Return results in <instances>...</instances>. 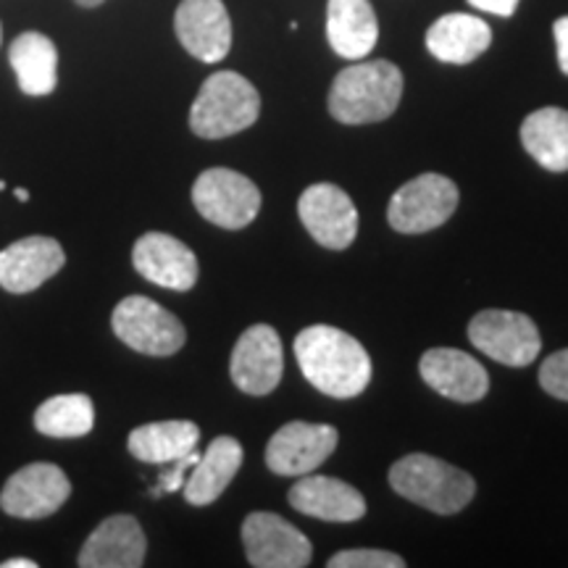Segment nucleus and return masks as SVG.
Listing matches in <instances>:
<instances>
[{"instance_id":"f257e3e1","label":"nucleus","mask_w":568,"mask_h":568,"mask_svg":"<svg viewBox=\"0 0 568 568\" xmlns=\"http://www.w3.org/2000/svg\"><path fill=\"white\" fill-rule=\"evenodd\" d=\"M295 358L305 379L329 397H355L372 382V358L353 335L314 324L295 337Z\"/></svg>"},{"instance_id":"f03ea898","label":"nucleus","mask_w":568,"mask_h":568,"mask_svg":"<svg viewBox=\"0 0 568 568\" xmlns=\"http://www.w3.org/2000/svg\"><path fill=\"white\" fill-rule=\"evenodd\" d=\"M403 98V74L393 61H364L339 71L329 90V113L343 124H374L393 116Z\"/></svg>"},{"instance_id":"7ed1b4c3","label":"nucleus","mask_w":568,"mask_h":568,"mask_svg":"<svg viewBox=\"0 0 568 568\" xmlns=\"http://www.w3.org/2000/svg\"><path fill=\"white\" fill-rule=\"evenodd\" d=\"M389 487L406 500L439 516L458 514L477 495V481L471 479V474L426 453H410L397 460L389 468Z\"/></svg>"},{"instance_id":"20e7f679","label":"nucleus","mask_w":568,"mask_h":568,"mask_svg":"<svg viewBox=\"0 0 568 568\" xmlns=\"http://www.w3.org/2000/svg\"><path fill=\"white\" fill-rule=\"evenodd\" d=\"M261 95L237 71H216L197 90L190 130L203 140H224L258 122Z\"/></svg>"},{"instance_id":"39448f33","label":"nucleus","mask_w":568,"mask_h":568,"mask_svg":"<svg viewBox=\"0 0 568 568\" xmlns=\"http://www.w3.org/2000/svg\"><path fill=\"white\" fill-rule=\"evenodd\" d=\"M113 335L132 351L145 355H174L182 351L187 332L172 311H166L151 297L130 295L113 308Z\"/></svg>"},{"instance_id":"423d86ee","label":"nucleus","mask_w":568,"mask_h":568,"mask_svg":"<svg viewBox=\"0 0 568 568\" xmlns=\"http://www.w3.org/2000/svg\"><path fill=\"white\" fill-rule=\"evenodd\" d=\"M193 203L205 222L222 230H245L261 211V190L245 174L216 166L195 180Z\"/></svg>"},{"instance_id":"0eeeda50","label":"nucleus","mask_w":568,"mask_h":568,"mask_svg":"<svg viewBox=\"0 0 568 568\" xmlns=\"http://www.w3.org/2000/svg\"><path fill=\"white\" fill-rule=\"evenodd\" d=\"M456 182L443 174H422L403 184L387 209V222L395 232L424 234L443 226L458 209Z\"/></svg>"},{"instance_id":"6e6552de","label":"nucleus","mask_w":568,"mask_h":568,"mask_svg":"<svg viewBox=\"0 0 568 568\" xmlns=\"http://www.w3.org/2000/svg\"><path fill=\"white\" fill-rule=\"evenodd\" d=\"M468 339L497 364L514 368L529 366L542 347L537 324L527 314L503 308H489L474 316L468 322Z\"/></svg>"},{"instance_id":"1a4fd4ad","label":"nucleus","mask_w":568,"mask_h":568,"mask_svg":"<svg viewBox=\"0 0 568 568\" xmlns=\"http://www.w3.org/2000/svg\"><path fill=\"white\" fill-rule=\"evenodd\" d=\"M297 216L311 237L329 251H345L358 234V209L337 184L318 182L303 190L297 201Z\"/></svg>"},{"instance_id":"9d476101","label":"nucleus","mask_w":568,"mask_h":568,"mask_svg":"<svg viewBox=\"0 0 568 568\" xmlns=\"http://www.w3.org/2000/svg\"><path fill=\"white\" fill-rule=\"evenodd\" d=\"M243 545L247 564L255 568H303L314 556L308 537L268 510L245 518Z\"/></svg>"},{"instance_id":"9b49d317","label":"nucleus","mask_w":568,"mask_h":568,"mask_svg":"<svg viewBox=\"0 0 568 568\" xmlns=\"http://www.w3.org/2000/svg\"><path fill=\"white\" fill-rule=\"evenodd\" d=\"M339 435L329 424L290 422L266 445L268 471L280 477H305L335 453Z\"/></svg>"},{"instance_id":"f8f14e48","label":"nucleus","mask_w":568,"mask_h":568,"mask_svg":"<svg viewBox=\"0 0 568 568\" xmlns=\"http://www.w3.org/2000/svg\"><path fill=\"white\" fill-rule=\"evenodd\" d=\"M282 374L284 353L274 326H247L232 351L230 376L234 385L247 395H268L280 387Z\"/></svg>"},{"instance_id":"ddd939ff","label":"nucleus","mask_w":568,"mask_h":568,"mask_svg":"<svg viewBox=\"0 0 568 568\" xmlns=\"http://www.w3.org/2000/svg\"><path fill=\"white\" fill-rule=\"evenodd\" d=\"M71 481L55 464H30L11 474L0 493V508L13 518H48L63 508Z\"/></svg>"},{"instance_id":"4468645a","label":"nucleus","mask_w":568,"mask_h":568,"mask_svg":"<svg viewBox=\"0 0 568 568\" xmlns=\"http://www.w3.org/2000/svg\"><path fill=\"white\" fill-rule=\"evenodd\" d=\"M182 48L203 63H219L232 48V19L224 0H182L174 13Z\"/></svg>"},{"instance_id":"2eb2a0df","label":"nucleus","mask_w":568,"mask_h":568,"mask_svg":"<svg viewBox=\"0 0 568 568\" xmlns=\"http://www.w3.org/2000/svg\"><path fill=\"white\" fill-rule=\"evenodd\" d=\"M132 264L138 268L142 280L159 284V287L187 293L195 287L197 258L182 240L172 237L166 232H148L134 243Z\"/></svg>"},{"instance_id":"dca6fc26","label":"nucleus","mask_w":568,"mask_h":568,"mask_svg":"<svg viewBox=\"0 0 568 568\" xmlns=\"http://www.w3.org/2000/svg\"><path fill=\"white\" fill-rule=\"evenodd\" d=\"M63 264H67V253L59 240L42 237V234L17 240L0 251V287L13 295L32 293L42 282L59 274Z\"/></svg>"},{"instance_id":"f3484780","label":"nucleus","mask_w":568,"mask_h":568,"mask_svg":"<svg viewBox=\"0 0 568 568\" xmlns=\"http://www.w3.org/2000/svg\"><path fill=\"white\" fill-rule=\"evenodd\" d=\"M422 379L435 393L456 403H477L487 395L489 374L474 355L456 347H432L418 364Z\"/></svg>"},{"instance_id":"a211bd4d","label":"nucleus","mask_w":568,"mask_h":568,"mask_svg":"<svg viewBox=\"0 0 568 568\" xmlns=\"http://www.w3.org/2000/svg\"><path fill=\"white\" fill-rule=\"evenodd\" d=\"M148 539L134 516L119 514L98 524L80 550L82 568H140L145 564Z\"/></svg>"},{"instance_id":"6ab92c4d","label":"nucleus","mask_w":568,"mask_h":568,"mask_svg":"<svg viewBox=\"0 0 568 568\" xmlns=\"http://www.w3.org/2000/svg\"><path fill=\"white\" fill-rule=\"evenodd\" d=\"M290 506L297 514L322 518V521H358L366 516V500L353 485L335 477H305L297 479L287 495Z\"/></svg>"},{"instance_id":"aec40b11","label":"nucleus","mask_w":568,"mask_h":568,"mask_svg":"<svg viewBox=\"0 0 568 568\" xmlns=\"http://www.w3.org/2000/svg\"><path fill=\"white\" fill-rule=\"evenodd\" d=\"M326 40L339 59L361 61L379 40V21L368 0H329L326 3Z\"/></svg>"},{"instance_id":"412c9836","label":"nucleus","mask_w":568,"mask_h":568,"mask_svg":"<svg viewBox=\"0 0 568 568\" xmlns=\"http://www.w3.org/2000/svg\"><path fill=\"white\" fill-rule=\"evenodd\" d=\"M424 42L426 51L437 61L466 67L487 53V48L493 45V30L474 13H445L426 30Z\"/></svg>"},{"instance_id":"4be33fe9","label":"nucleus","mask_w":568,"mask_h":568,"mask_svg":"<svg viewBox=\"0 0 568 568\" xmlns=\"http://www.w3.org/2000/svg\"><path fill=\"white\" fill-rule=\"evenodd\" d=\"M243 445L234 437H216L209 445V450L197 458V464L190 468L187 481H184V500L190 506H211L219 497L224 495V489L232 485V479L237 477L240 466H243Z\"/></svg>"},{"instance_id":"5701e85b","label":"nucleus","mask_w":568,"mask_h":568,"mask_svg":"<svg viewBox=\"0 0 568 568\" xmlns=\"http://www.w3.org/2000/svg\"><path fill=\"white\" fill-rule=\"evenodd\" d=\"M9 63L24 95L42 98L59 88V48L48 34L21 32L9 48Z\"/></svg>"},{"instance_id":"b1692460","label":"nucleus","mask_w":568,"mask_h":568,"mask_svg":"<svg viewBox=\"0 0 568 568\" xmlns=\"http://www.w3.org/2000/svg\"><path fill=\"white\" fill-rule=\"evenodd\" d=\"M521 145L548 172H568V111L556 105L531 111L521 124Z\"/></svg>"},{"instance_id":"393cba45","label":"nucleus","mask_w":568,"mask_h":568,"mask_svg":"<svg viewBox=\"0 0 568 568\" xmlns=\"http://www.w3.org/2000/svg\"><path fill=\"white\" fill-rule=\"evenodd\" d=\"M201 429L193 422H153L132 429L126 447L142 464H176L195 450Z\"/></svg>"},{"instance_id":"a878e982","label":"nucleus","mask_w":568,"mask_h":568,"mask_svg":"<svg viewBox=\"0 0 568 568\" xmlns=\"http://www.w3.org/2000/svg\"><path fill=\"white\" fill-rule=\"evenodd\" d=\"M95 426V406L88 395L69 393L48 397L42 406L34 410V429L45 437H84Z\"/></svg>"},{"instance_id":"bb28decb","label":"nucleus","mask_w":568,"mask_h":568,"mask_svg":"<svg viewBox=\"0 0 568 568\" xmlns=\"http://www.w3.org/2000/svg\"><path fill=\"white\" fill-rule=\"evenodd\" d=\"M329 568H403L406 560L395 552L361 548V550H343L329 558Z\"/></svg>"},{"instance_id":"cd10ccee","label":"nucleus","mask_w":568,"mask_h":568,"mask_svg":"<svg viewBox=\"0 0 568 568\" xmlns=\"http://www.w3.org/2000/svg\"><path fill=\"white\" fill-rule=\"evenodd\" d=\"M539 385L552 397L568 403V347L552 353L542 366H539Z\"/></svg>"},{"instance_id":"c85d7f7f","label":"nucleus","mask_w":568,"mask_h":568,"mask_svg":"<svg viewBox=\"0 0 568 568\" xmlns=\"http://www.w3.org/2000/svg\"><path fill=\"white\" fill-rule=\"evenodd\" d=\"M197 458H201V453H187V456L176 460V466L172 471H166L163 477L159 479V485L153 489V497H161L163 493H174V489H182L184 481H187V471L197 464Z\"/></svg>"},{"instance_id":"c756f323","label":"nucleus","mask_w":568,"mask_h":568,"mask_svg":"<svg viewBox=\"0 0 568 568\" xmlns=\"http://www.w3.org/2000/svg\"><path fill=\"white\" fill-rule=\"evenodd\" d=\"M552 38H556L558 48V67L568 77V17H560L556 24H552Z\"/></svg>"},{"instance_id":"7c9ffc66","label":"nucleus","mask_w":568,"mask_h":568,"mask_svg":"<svg viewBox=\"0 0 568 568\" xmlns=\"http://www.w3.org/2000/svg\"><path fill=\"white\" fill-rule=\"evenodd\" d=\"M466 3L479 11L495 13V17H514L521 0H466Z\"/></svg>"},{"instance_id":"2f4dec72","label":"nucleus","mask_w":568,"mask_h":568,"mask_svg":"<svg viewBox=\"0 0 568 568\" xmlns=\"http://www.w3.org/2000/svg\"><path fill=\"white\" fill-rule=\"evenodd\" d=\"M0 568H38V564H34V560H27V558H11V560H6Z\"/></svg>"},{"instance_id":"473e14b6","label":"nucleus","mask_w":568,"mask_h":568,"mask_svg":"<svg viewBox=\"0 0 568 568\" xmlns=\"http://www.w3.org/2000/svg\"><path fill=\"white\" fill-rule=\"evenodd\" d=\"M77 6H82V9H98V6H103L105 0H74Z\"/></svg>"},{"instance_id":"72a5a7b5","label":"nucleus","mask_w":568,"mask_h":568,"mask_svg":"<svg viewBox=\"0 0 568 568\" xmlns=\"http://www.w3.org/2000/svg\"><path fill=\"white\" fill-rule=\"evenodd\" d=\"M13 195H17V201H21V203H27V201H30V193H27V190H17V193H13Z\"/></svg>"},{"instance_id":"f704fd0d","label":"nucleus","mask_w":568,"mask_h":568,"mask_svg":"<svg viewBox=\"0 0 568 568\" xmlns=\"http://www.w3.org/2000/svg\"><path fill=\"white\" fill-rule=\"evenodd\" d=\"M0 42H3V24H0Z\"/></svg>"}]
</instances>
